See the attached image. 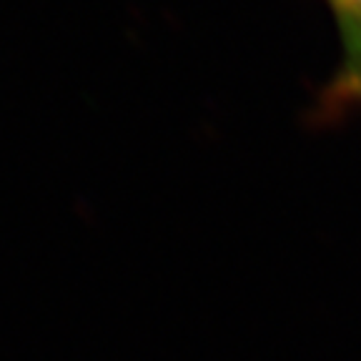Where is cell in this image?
<instances>
[{
    "mask_svg": "<svg viewBox=\"0 0 361 361\" xmlns=\"http://www.w3.org/2000/svg\"><path fill=\"white\" fill-rule=\"evenodd\" d=\"M341 23V90L346 98L361 101V18L338 16Z\"/></svg>",
    "mask_w": 361,
    "mask_h": 361,
    "instance_id": "6da1fadb",
    "label": "cell"
},
{
    "mask_svg": "<svg viewBox=\"0 0 361 361\" xmlns=\"http://www.w3.org/2000/svg\"><path fill=\"white\" fill-rule=\"evenodd\" d=\"M336 8V16H356L361 18V0H329Z\"/></svg>",
    "mask_w": 361,
    "mask_h": 361,
    "instance_id": "7a4b0ae2",
    "label": "cell"
}]
</instances>
